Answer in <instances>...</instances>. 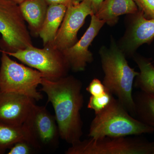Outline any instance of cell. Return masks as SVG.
<instances>
[{
    "instance_id": "obj_1",
    "label": "cell",
    "mask_w": 154,
    "mask_h": 154,
    "mask_svg": "<svg viewBox=\"0 0 154 154\" xmlns=\"http://www.w3.org/2000/svg\"><path fill=\"white\" fill-rule=\"evenodd\" d=\"M40 85L53 107L61 138L71 145L81 140L83 124L80 111L84 102L82 82L67 75L55 81L43 78Z\"/></svg>"
},
{
    "instance_id": "obj_15",
    "label": "cell",
    "mask_w": 154,
    "mask_h": 154,
    "mask_svg": "<svg viewBox=\"0 0 154 154\" xmlns=\"http://www.w3.org/2000/svg\"><path fill=\"white\" fill-rule=\"evenodd\" d=\"M66 6L50 5L38 36L42 39L44 46L52 44L66 13Z\"/></svg>"
},
{
    "instance_id": "obj_10",
    "label": "cell",
    "mask_w": 154,
    "mask_h": 154,
    "mask_svg": "<svg viewBox=\"0 0 154 154\" xmlns=\"http://www.w3.org/2000/svg\"><path fill=\"white\" fill-rule=\"evenodd\" d=\"M93 14L90 0H82L68 7L52 45L61 51L74 45L79 41L77 34L86 18Z\"/></svg>"
},
{
    "instance_id": "obj_6",
    "label": "cell",
    "mask_w": 154,
    "mask_h": 154,
    "mask_svg": "<svg viewBox=\"0 0 154 154\" xmlns=\"http://www.w3.org/2000/svg\"><path fill=\"white\" fill-rule=\"evenodd\" d=\"M0 47L8 53L33 46L19 6L11 0H0Z\"/></svg>"
},
{
    "instance_id": "obj_7",
    "label": "cell",
    "mask_w": 154,
    "mask_h": 154,
    "mask_svg": "<svg viewBox=\"0 0 154 154\" xmlns=\"http://www.w3.org/2000/svg\"><path fill=\"white\" fill-rule=\"evenodd\" d=\"M7 54L40 72L44 78L50 81H57L66 76L70 69L62 51L52 44L45 45L42 48L30 46Z\"/></svg>"
},
{
    "instance_id": "obj_13",
    "label": "cell",
    "mask_w": 154,
    "mask_h": 154,
    "mask_svg": "<svg viewBox=\"0 0 154 154\" xmlns=\"http://www.w3.org/2000/svg\"><path fill=\"white\" fill-rule=\"evenodd\" d=\"M138 9L134 0H105L95 14L110 26L116 25L119 16L134 14Z\"/></svg>"
},
{
    "instance_id": "obj_24",
    "label": "cell",
    "mask_w": 154,
    "mask_h": 154,
    "mask_svg": "<svg viewBox=\"0 0 154 154\" xmlns=\"http://www.w3.org/2000/svg\"><path fill=\"white\" fill-rule=\"evenodd\" d=\"M94 14H96L103 2V0H90Z\"/></svg>"
},
{
    "instance_id": "obj_22",
    "label": "cell",
    "mask_w": 154,
    "mask_h": 154,
    "mask_svg": "<svg viewBox=\"0 0 154 154\" xmlns=\"http://www.w3.org/2000/svg\"><path fill=\"white\" fill-rule=\"evenodd\" d=\"M86 91L91 96H102L107 91L103 83L96 78L92 80L86 88Z\"/></svg>"
},
{
    "instance_id": "obj_14",
    "label": "cell",
    "mask_w": 154,
    "mask_h": 154,
    "mask_svg": "<svg viewBox=\"0 0 154 154\" xmlns=\"http://www.w3.org/2000/svg\"><path fill=\"white\" fill-rule=\"evenodd\" d=\"M46 3L45 0H26L19 4L22 16L34 36H38L44 23L48 7Z\"/></svg>"
},
{
    "instance_id": "obj_25",
    "label": "cell",
    "mask_w": 154,
    "mask_h": 154,
    "mask_svg": "<svg viewBox=\"0 0 154 154\" xmlns=\"http://www.w3.org/2000/svg\"><path fill=\"white\" fill-rule=\"evenodd\" d=\"M11 1L15 2V3H18V4H20L21 3L23 2L26 1V0H11Z\"/></svg>"
},
{
    "instance_id": "obj_9",
    "label": "cell",
    "mask_w": 154,
    "mask_h": 154,
    "mask_svg": "<svg viewBox=\"0 0 154 154\" xmlns=\"http://www.w3.org/2000/svg\"><path fill=\"white\" fill-rule=\"evenodd\" d=\"M126 30L117 42L126 57H133L144 44H150L154 38V19H148L138 10L126 17Z\"/></svg>"
},
{
    "instance_id": "obj_23",
    "label": "cell",
    "mask_w": 154,
    "mask_h": 154,
    "mask_svg": "<svg viewBox=\"0 0 154 154\" xmlns=\"http://www.w3.org/2000/svg\"><path fill=\"white\" fill-rule=\"evenodd\" d=\"M45 2L50 5H63L69 6L76 5L81 2V0H45Z\"/></svg>"
},
{
    "instance_id": "obj_5",
    "label": "cell",
    "mask_w": 154,
    "mask_h": 154,
    "mask_svg": "<svg viewBox=\"0 0 154 154\" xmlns=\"http://www.w3.org/2000/svg\"><path fill=\"white\" fill-rule=\"evenodd\" d=\"M66 154H154V141L141 137L90 138L72 144Z\"/></svg>"
},
{
    "instance_id": "obj_11",
    "label": "cell",
    "mask_w": 154,
    "mask_h": 154,
    "mask_svg": "<svg viewBox=\"0 0 154 154\" xmlns=\"http://www.w3.org/2000/svg\"><path fill=\"white\" fill-rule=\"evenodd\" d=\"M91 16V24L82 37L74 45L61 51L70 69L74 72L83 71L88 64L94 61V56L89 47L105 24V21L98 19L95 14Z\"/></svg>"
},
{
    "instance_id": "obj_12",
    "label": "cell",
    "mask_w": 154,
    "mask_h": 154,
    "mask_svg": "<svg viewBox=\"0 0 154 154\" xmlns=\"http://www.w3.org/2000/svg\"><path fill=\"white\" fill-rule=\"evenodd\" d=\"M35 101L25 95L0 91V121L22 125L36 105Z\"/></svg>"
},
{
    "instance_id": "obj_20",
    "label": "cell",
    "mask_w": 154,
    "mask_h": 154,
    "mask_svg": "<svg viewBox=\"0 0 154 154\" xmlns=\"http://www.w3.org/2000/svg\"><path fill=\"white\" fill-rule=\"evenodd\" d=\"M37 151L27 140H22L15 143L10 149L8 154H30Z\"/></svg>"
},
{
    "instance_id": "obj_8",
    "label": "cell",
    "mask_w": 154,
    "mask_h": 154,
    "mask_svg": "<svg viewBox=\"0 0 154 154\" xmlns=\"http://www.w3.org/2000/svg\"><path fill=\"white\" fill-rule=\"evenodd\" d=\"M23 125L37 151L54 150L58 146L60 137L57 122L45 107L34 105Z\"/></svg>"
},
{
    "instance_id": "obj_16",
    "label": "cell",
    "mask_w": 154,
    "mask_h": 154,
    "mask_svg": "<svg viewBox=\"0 0 154 154\" xmlns=\"http://www.w3.org/2000/svg\"><path fill=\"white\" fill-rule=\"evenodd\" d=\"M134 60L140 69L135 79L134 87L140 91L154 95V66L150 59L135 54Z\"/></svg>"
},
{
    "instance_id": "obj_18",
    "label": "cell",
    "mask_w": 154,
    "mask_h": 154,
    "mask_svg": "<svg viewBox=\"0 0 154 154\" xmlns=\"http://www.w3.org/2000/svg\"><path fill=\"white\" fill-rule=\"evenodd\" d=\"M134 118L154 128V95L140 91L133 94Z\"/></svg>"
},
{
    "instance_id": "obj_19",
    "label": "cell",
    "mask_w": 154,
    "mask_h": 154,
    "mask_svg": "<svg viewBox=\"0 0 154 154\" xmlns=\"http://www.w3.org/2000/svg\"><path fill=\"white\" fill-rule=\"evenodd\" d=\"M113 97V95L107 91L101 96H91L88 101V107L94 110L95 114H96L108 106Z\"/></svg>"
},
{
    "instance_id": "obj_3",
    "label": "cell",
    "mask_w": 154,
    "mask_h": 154,
    "mask_svg": "<svg viewBox=\"0 0 154 154\" xmlns=\"http://www.w3.org/2000/svg\"><path fill=\"white\" fill-rule=\"evenodd\" d=\"M154 132V128L131 115L121 102L113 97L107 107L95 114L88 136L98 138L139 136Z\"/></svg>"
},
{
    "instance_id": "obj_26",
    "label": "cell",
    "mask_w": 154,
    "mask_h": 154,
    "mask_svg": "<svg viewBox=\"0 0 154 154\" xmlns=\"http://www.w3.org/2000/svg\"><path fill=\"white\" fill-rule=\"evenodd\" d=\"M0 51H1V52H2V50H0Z\"/></svg>"
},
{
    "instance_id": "obj_2",
    "label": "cell",
    "mask_w": 154,
    "mask_h": 154,
    "mask_svg": "<svg viewBox=\"0 0 154 154\" xmlns=\"http://www.w3.org/2000/svg\"><path fill=\"white\" fill-rule=\"evenodd\" d=\"M99 54L104 76L103 84L106 90L117 99L134 117L135 107L133 88L139 72L129 66L126 56L111 36L109 48L103 45Z\"/></svg>"
},
{
    "instance_id": "obj_21",
    "label": "cell",
    "mask_w": 154,
    "mask_h": 154,
    "mask_svg": "<svg viewBox=\"0 0 154 154\" xmlns=\"http://www.w3.org/2000/svg\"><path fill=\"white\" fill-rule=\"evenodd\" d=\"M139 11L148 19H154V0H134Z\"/></svg>"
},
{
    "instance_id": "obj_17",
    "label": "cell",
    "mask_w": 154,
    "mask_h": 154,
    "mask_svg": "<svg viewBox=\"0 0 154 154\" xmlns=\"http://www.w3.org/2000/svg\"><path fill=\"white\" fill-rule=\"evenodd\" d=\"M24 140L31 143L28 131L24 125H16L0 121V154L5 153L15 143Z\"/></svg>"
},
{
    "instance_id": "obj_27",
    "label": "cell",
    "mask_w": 154,
    "mask_h": 154,
    "mask_svg": "<svg viewBox=\"0 0 154 154\" xmlns=\"http://www.w3.org/2000/svg\"><path fill=\"white\" fill-rule=\"evenodd\" d=\"M81 1H82V0H81Z\"/></svg>"
},
{
    "instance_id": "obj_4",
    "label": "cell",
    "mask_w": 154,
    "mask_h": 154,
    "mask_svg": "<svg viewBox=\"0 0 154 154\" xmlns=\"http://www.w3.org/2000/svg\"><path fill=\"white\" fill-rule=\"evenodd\" d=\"M0 67V91L28 96L36 101L43 99L37 90L43 75L36 69L11 59L2 50Z\"/></svg>"
}]
</instances>
